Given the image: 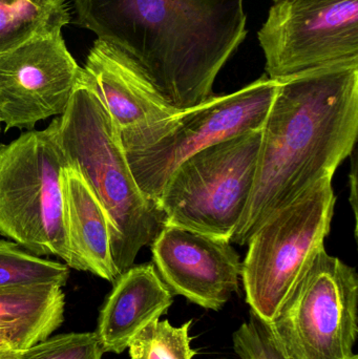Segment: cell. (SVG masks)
Returning a JSON list of instances; mask_svg holds the SVG:
<instances>
[{
    "mask_svg": "<svg viewBox=\"0 0 358 359\" xmlns=\"http://www.w3.org/2000/svg\"><path fill=\"white\" fill-rule=\"evenodd\" d=\"M95 332H71L48 337L25 350L22 359H102Z\"/></svg>",
    "mask_w": 358,
    "mask_h": 359,
    "instance_id": "obj_19",
    "label": "cell"
},
{
    "mask_svg": "<svg viewBox=\"0 0 358 359\" xmlns=\"http://www.w3.org/2000/svg\"><path fill=\"white\" fill-rule=\"evenodd\" d=\"M333 178H324L273 212L252 234L241 278L250 311L270 324L331 229Z\"/></svg>",
    "mask_w": 358,
    "mask_h": 359,
    "instance_id": "obj_6",
    "label": "cell"
},
{
    "mask_svg": "<svg viewBox=\"0 0 358 359\" xmlns=\"http://www.w3.org/2000/svg\"><path fill=\"white\" fill-rule=\"evenodd\" d=\"M355 359H358V358H355Z\"/></svg>",
    "mask_w": 358,
    "mask_h": 359,
    "instance_id": "obj_25",
    "label": "cell"
},
{
    "mask_svg": "<svg viewBox=\"0 0 358 359\" xmlns=\"http://www.w3.org/2000/svg\"><path fill=\"white\" fill-rule=\"evenodd\" d=\"M1 123H2V120H1V117H0V132H1Z\"/></svg>",
    "mask_w": 358,
    "mask_h": 359,
    "instance_id": "obj_23",
    "label": "cell"
},
{
    "mask_svg": "<svg viewBox=\"0 0 358 359\" xmlns=\"http://www.w3.org/2000/svg\"><path fill=\"white\" fill-rule=\"evenodd\" d=\"M67 166L56 119L0 144V236L74 269L63 222L61 176Z\"/></svg>",
    "mask_w": 358,
    "mask_h": 359,
    "instance_id": "obj_4",
    "label": "cell"
},
{
    "mask_svg": "<svg viewBox=\"0 0 358 359\" xmlns=\"http://www.w3.org/2000/svg\"><path fill=\"white\" fill-rule=\"evenodd\" d=\"M63 222L74 269L115 283L118 274L111 248L109 219L90 186L76 168L61 176Z\"/></svg>",
    "mask_w": 358,
    "mask_h": 359,
    "instance_id": "obj_14",
    "label": "cell"
},
{
    "mask_svg": "<svg viewBox=\"0 0 358 359\" xmlns=\"http://www.w3.org/2000/svg\"><path fill=\"white\" fill-rule=\"evenodd\" d=\"M117 130L125 157L170 132L183 111L168 104L113 46L97 39L83 67Z\"/></svg>",
    "mask_w": 358,
    "mask_h": 359,
    "instance_id": "obj_11",
    "label": "cell"
},
{
    "mask_svg": "<svg viewBox=\"0 0 358 359\" xmlns=\"http://www.w3.org/2000/svg\"><path fill=\"white\" fill-rule=\"evenodd\" d=\"M64 308V292L56 285L0 288V331L29 349L60 328Z\"/></svg>",
    "mask_w": 358,
    "mask_h": 359,
    "instance_id": "obj_15",
    "label": "cell"
},
{
    "mask_svg": "<svg viewBox=\"0 0 358 359\" xmlns=\"http://www.w3.org/2000/svg\"><path fill=\"white\" fill-rule=\"evenodd\" d=\"M233 349L242 359H290L268 323L250 311L249 320L233 334Z\"/></svg>",
    "mask_w": 358,
    "mask_h": 359,
    "instance_id": "obj_20",
    "label": "cell"
},
{
    "mask_svg": "<svg viewBox=\"0 0 358 359\" xmlns=\"http://www.w3.org/2000/svg\"><path fill=\"white\" fill-rule=\"evenodd\" d=\"M151 246L153 266L172 294L219 311L239 291L242 263L230 241L163 225Z\"/></svg>",
    "mask_w": 358,
    "mask_h": 359,
    "instance_id": "obj_12",
    "label": "cell"
},
{
    "mask_svg": "<svg viewBox=\"0 0 358 359\" xmlns=\"http://www.w3.org/2000/svg\"><path fill=\"white\" fill-rule=\"evenodd\" d=\"M71 19L69 0H0V55L62 31Z\"/></svg>",
    "mask_w": 358,
    "mask_h": 359,
    "instance_id": "obj_16",
    "label": "cell"
},
{
    "mask_svg": "<svg viewBox=\"0 0 358 359\" xmlns=\"http://www.w3.org/2000/svg\"><path fill=\"white\" fill-rule=\"evenodd\" d=\"M282 1V0H273V2Z\"/></svg>",
    "mask_w": 358,
    "mask_h": 359,
    "instance_id": "obj_24",
    "label": "cell"
},
{
    "mask_svg": "<svg viewBox=\"0 0 358 359\" xmlns=\"http://www.w3.org/2000/svg\"><path fill=\"white\" fill-rule=\"evenodd\" d=\"M55 119L67 165L81 174L105 211L120 276L151 244L163 227V215L139 188L111 116L84 69L67 111Z\"/></svg>",
    "mask_w": 358,
    "mask_h": 359,
    "instance_id": "obj_3",
    "label": "cell"
},
{
    "mask_svg": "<svg viewBox=\"0 0 358 359\" xmlns=\"http://www.w3.org/2000/svg\"><path fill=\"white\" fill-rule=\"evenodd\" d=\"M258 40L266 76L277 81L358 61V0L273 2Z\"/></svg>",
    "mask_w": 358,
    "mask_h": 359,
    "instance_id": "obj_8",
    "label": "cell"
},
{
    "mask_svg": "<svg viewBox=\"0 0 358 359\" xmlns=\"http://www.w3.org/2000/svg\"><path fill=\"white\" fill-rule=\"evenodd\" d=\"M262 126L254 188L231 243L243 245L282 207L352 156L358 136V61L279 81Z\"/></svg>",
    "mask_w": 358,
    "mask_h": 359,
    "instance_id": "obj_2",
    "label": "cell"
},
{
    "mask_svg": "<svg viewBox=\"0 0 358 359\" xmlns=\"http://www.w3.org/2000/svg\"><path fill=\"white\" fill-rule=\"evenodd\" d=\"M279 83L264 75L237 92L216 95L183 111L163 138L126 157L141 191L158 205L166 181L187 158L221 141L261 130Z\"/></svg>",
    "mask_w": 358,
    "mask_h": 359,
    "instance_id": "obj_9",
    "label": "cell"
},
{
    "mask_svg": "<svg viewBox=\"0 0 358 359\" xmlns=\"http://www.w3.org/2000/svg\"><path fill=\"white\" fill-rule=\"evenodd\" d=\"M65 264L33 255L17 243L0 240V288L56 285L69 282Z\"/></svg>",
    "mask_w": 358,
    "mask_h": 359,
    "instance_id": "obj_17",
    "label": "cell"
},
{
    "mask_svg": "<svg viewBox=\"0 0 358 359\" xmlns=\"http://www.w3.org/2000/svg\"><path fill=\"white\" fill-rule=\"evenodd\" d=\"M75 23L119 50L174 109L216 96L247 36L244 0H69Z\"/></svg>",
    "mask_w": 358,
    "mask_h": 359,
    "instance_id": "obj_1",
    "label": "cell"
},
{
    "mask_svg": "<svg viewBox=\"0 0 358 359\" xmlns=\"http://www.w3.org/2000/svg\"><path fill=\"white\" fill-rule=\"evenodd\" d=\"M351 192L350 203L352 205L353 212H354L355 221H357V162L355 158L352 160V170L350 175Z\"/></svg>",
    "mask_w": 358,
    "mask_h": 359,
    "instance_id": "obj_22",
    "label": "cell"
},
{
    "mask_svg": "<svg viewBox=\"0 0 358 359\" xmlns=\"http://www.w3.org/2000/svg\"><path fill=\"white\" fill-rule=\"evenodd\" d=\"M193 320L179 327L167 320H155L130 341V359H193L197 351L191 346L189 335Z\"/></svg>",
    "mask_w": 358,
    "mask_h": 359,
    "instance_id": "obj_18",
    "label": "cell"
},
{
    "mask_svg": "<svg viewBox=\"0 0 358 359\" xmlns=\"http://www.w3.org/2000/svg\"><path fill=\"white\" fill-rule=\"evenodd\" d=\"M261 140L262 128L221 141L182 162L158 201L163 225L230 241L254 188Z\"/></svg>",
    "mask_w": 358,
    "mask_h": 359,
    "instance_id": "obj_5",
    "label": "cell"
},
{
    "mask_svg": "<svg viewBox=\"0 0 358 359\" xmlns=\"http://www.w3.org/2000/svg\"><path fill=\"white\" fill-rule=\"evenodd\" d=\"M25 351L6 333L0 331V359H22Z\"/></svg>",
    "mask_w": 358,
    "mask_h": 359,
    "instance_id": "obj_21",
    "label": "cell"
},
{
    "mask_svg": "<svg viewBox=\"0 0 358 359\" xmlns=\"http://www.w3.org/2000/svg\"><path fill=\"white\" fill-rule=\"evenodd\" d=\"M357 270L321 247L270 323L290 359H355Z\"/></svg>",
    "mask_w": 358,
    "mask_h": 359,
    "instance_id": "obj_7",
    "label": "cell"
},
{
    "mask_svg": "<svg viewBox=\"0 0 358 359\" xmlns=\"http://www.w3.org/2000/svg\"><path fill=\"white\" fill-rule=\"evenodd\" d=\"M82 69L62 31L0 55V117L6 132L32 130L38 122L64 114Z\"/></svg>",
    "mask_w": 358,
    "mask_h": 359,
    "instance_id": "obj_10",
    "label": "cell"
},
{
    "mask_svg": "<svg viewBox=\"0 0 358 359\" xmlns=\"http://www.w3.org/2000/svg\"><path fill=\"white\" fill-rule=\"evenodd\" d=\"M153 264L132 266L118 276L99 314L96 335L103 352L121 354L151 323L174 304Z\"/></svg>",
    "mask_w": 358,
    "mask_h": 359,
    "instance_id": "obj_13",
    "label": "cell"
}]
</instances>
